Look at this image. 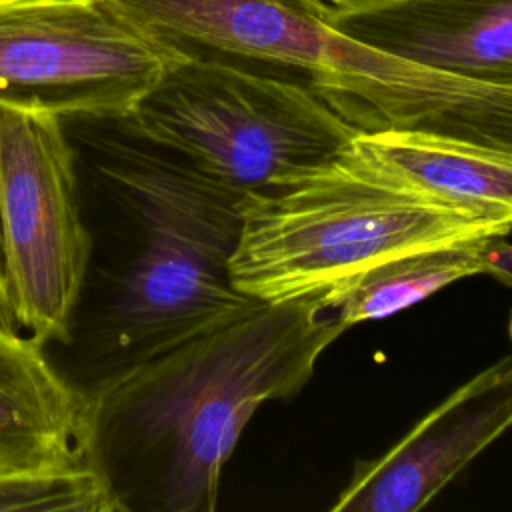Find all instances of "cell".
Returning <instances> with one entry per match:
<instances>
[{
    "instance_id": "obj_1",
    "label": "cell",
    "mask_w": 512,
    "mask_h": 512,
    "mask_svg": "<svg viewBox=\"0 0 512 512\" xmlns=\"http://www.w3.org/2000/svg\"><path fill=\"white\" fill-rule=\"evenodd\" d=\"M348 328L318 296L248 312L80 388L82 458L118 512H212L254 412L296 396Z\"/></svg>"
},
{
    "instance_id": "obj_2",
    "label": "cell",
    "mask_w": 512,
    "mask_h": 512,
    "mask_svg": "<svg viewBox=\"0 0 512 512\" xmlns=\"http://www.w3.org/2000/svg\"><path fill=\"white\" fill-rule=\"evenodd\" d=\"M122 238L82 334L86 388L200 336L258 302L236 290L230 260L242 196L116 120H64Z\"/></svg>"
},
{
    "instance_id": "obj_3",
    "label": "cell",
    "mask_w": 512,
    "mask_h": 512,
    "mask_svg": "<svg viewBox=\"0 0 512 512\" xmlns=\"http://www.w3.org/2000/svg\"><path fill=\"white\" fill-rule=\"evenodd\" d=\"M508 232L378 174L348 148L298 182L242 196L230 276L256 302H288L402 254Z\"/></svg>"
},
{
    "instance_id": "obj_4",
    "label": "cell",
    "mask_w": 512,
    "mask_h": 512,
    "mask_svg": "<svg viewBox=\"0 0 512 512\" xmlns=\"http://www.w3.org/2000/svg\"><path fill=\"white\" fill-rule=\"evenodd\" d=\"M118 120L240 194L302 180L358 134L306 82L206 58H172Z\"/></svg>"
},
{
    "instance_id": "obj_5",
    "label": "cell",
    "mask_w": 512,
    "mask_h": 512,
    "mask_svg": "<svg viewBox=\"0 0 512 512\" xmlns=\"http://www.w3.org/2000/svg\"><path fill=\"white\" fill-rule=\"evenodd\" d=\"M0 236L16 322L68 346L94 236L80 202V152L62 118L0 110Z\"/></svg>"
},
{
    "instance_id": "obj_6",
    "label": "cell",
    "mask_w": 512,
    "mask_h": 512,
    "mask_svg": "<svg viewBox=\"0 0 512 512\" xmlns=\"http://www.w3.org/2000/svg\"><path fill=\"white\" fill-rule=\"evenodd\" d=\"M170 60L100 0H0V110L124 118Z\"/></svg>"
},
{
    "instance_id": "obj_7",
    "label": "cell",
    "mask_w": 512,
    "mask_h": 512,
    "mask_svg": "<svg viewBox=\"0 0 512 512\" xmlns=\"http://www.w3.org/2000/svg\"><path fill=\"white\" fill-rule=\"evenodd\" d=\"M512 428V356L488 366L384 454L362 460L332 512H414Z\"/></svg>"
},
{
    "instance_id": "obj_8",
    "label": "cell",
    "mask_w": 512,
    "mask_h": 512,
    "mask_svg": "<svg viewBox=\"0 0 512 512\" xmlns=\"http://www.w3.org/2000/svg\"><path fill=\"white\" fill-rule=\"evenodd\" d=\"M342 34L454 76L512 86V0H402L328 12Z\"/></svg>"
},
{
    "instance_id": "obj_9",
    "label": "cell",
    "mask_w": 512,
    "mask_h": 512,
    "mask_svg": "<svg viewBox=\"0 0 512 512\" xmlns=\"http://www.w3.org/2000/svg\"><path fill=\"white\" fill-rule=\"evenodd\" d=\"M80 390L24 332L0 330V478L68 468L82 458Z\"/></svg>"
},
{
    "instance_id": "obj_10",
    "label": "cell",
    "mask_w": 512,
    "mask_h": 512,
    "mask_svg": "<svg viewBox=\"0 0 512 512\" xmlns=\"http://www.w3.org/2000/svg\"><path fill=\"white\" fill-rule=\"evenodd\" d=\"M352 154L426 196L512 226V150L418 132H358Z\"/></svg>"
},
{
    "instance_id": "obj_11",
    "label": "cell",
    "mask_w": 512,
    "mask_h": 512,
    "mask_svg": "<svg viewBox=\"0 0 512 512\" xmlns=\"http://www.w3.org/2000/svg\"><path fill=\"white\" fill-rule=\"evenodd\" d=\"M486 240L448 244L390 258L334 284L318 294V300L346 328L368 320H384L456 280L482 274Z\"/></svg>"
},
{
    "instance_id": "obj_12",
    "label": "cell",
    "mask_w": 512,
    "mask_h": 512,
    "mask_svg": "<svg viewBox=\"0 0 512 512\" xmlns=\"http://www.w3.org/2000/svg\"><path fill=\"white\" fill-rule=\"evenodd\" d=\"M118 512L104 478L80 460L42 474L0 478V512Z\"/></svg>"
},
{
    "instance_id": "obj_13",
    "label": "cell",
    "mask_w": 512,
    "mask_h": 512,
    "mask_svg": "<svg viewBox=\"0 0 512 512\" xmlns=\"http://www.w3.org/2000/svg\"><path fill=\"white\" fill-rule=\"evenodd\" d=\"M500 238L502 236H494L486 240L482 250V274H490L512 288V244Z\"/></svg>"
},
{
    "instance_id": "obj_14",
    "label": "cell",
    "mask_w": 512,
    "mask_h": 512,
    "mask_svg": "<svg viewBox=\"0 0 512 512\" xmlns=\"http://www.w3.org/2000/svg\"><path fill=\"white\" fill-rule=\"evenodd\" d=\"M0 330L22 332L16 322V314H14V306H12V296H10V286H8L6 266H4L2 236H0Z\"/></svg>"
},
{
    "instance_id": "obj_15",
    "label": "cell",
    "mask_w": 512,
    "mask_h": 512,
    "mask_svg": "<svg viewBox=\"0 0 512 512\" xmlns=\"http://www.w3.org/2000/svg\"><path fill=\"white\" fill-rule=\"evenodd\" d=\"M314 2L324 6L328 12H358V10L388 6L402 0H314Z\"/></svg>"
},
{
    "instance_id": "obj_16",
    "label": "cell",
    "mask_w": 512,
    "mask_h": 512,
    "mask_svg": "<svg viewBox=\"0 0 512 512\" xmlns=\"http://www.w3.org/2000/svg\"><path fill=\"white\" fill-rule=\"evenodd\" d=\"M510 340H512V316H510Z\"/></svg>"
}]
</instances>
